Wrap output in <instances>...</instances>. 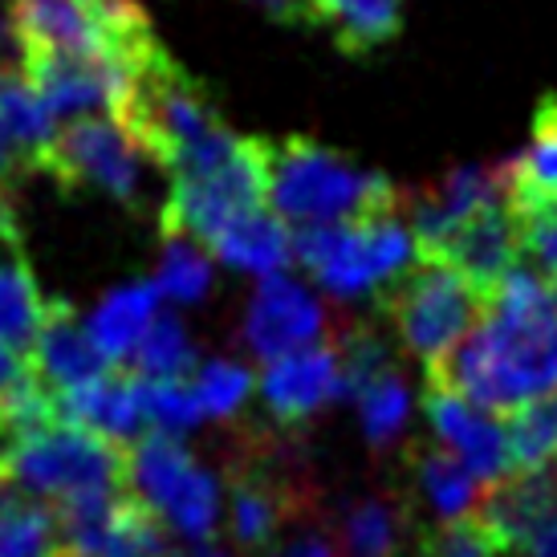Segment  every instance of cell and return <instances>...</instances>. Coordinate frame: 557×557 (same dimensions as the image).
<instances>
[{"label": "cell", "instance_id": "obj_21", "mask_svg": "<svg viewBox=\"0 0 557 557\" xmlns=\"http://www.w3.org/2000/svg\"><path fill=\"white\" fill-rule=\"evenodd\" d=\"M49 301L33 277L25 248H0V342H9L16 355H33L49 318Z\"/></svg>", "mask_w": 557, "mask_h": 557}, {"label": "cell", "instance_id": "obj_19", "mask_svg": "<svg viewBox=\"0 0 557 557\" xmlns=\"http://www.w3.org/2000/svg\"><path fill=\"white\" fill-rule=\"evenodd\" d=\"M407 0H310L313 29H325L346 58H371L403 29Z\"/></svg>", "mask_w": 557, "mask_h": 557}, {"label": "cell", "instance_id": "obj_12", "mask_svg": "<svg viewBox=\"0 0 557 557\" xmlns=\"http://www.w3.org/2000/svg\"><path fill=\"white\" fill-rule=\"evenodd\" d=\"M521 252L525 248H521V228H517L512 200H500L493 208L476 212L472 220H465L444 245L435 248L432 257H419V261H440L448 264V269H456L488 301L505 285V277L517 269Z\"/></svg>", "mask_w": 557, "mask_h": 557}, {"label": "cell", "instance_id": "obj_1", "mask_svg": "<svg viewBox=\"0 0 557 557\" xmlns=\"http://www.w3.org/2000/svg\"><path fill=\"white\" fill-rule=\"evenodd\" d=\"M114 119L131 131L147 159L171 175L216 168L240 143L224 123L212 90L191 78L163 46L126 74V94Z\"/></svg>", "mask_w": 557, "mask_h": 557}, {"label": "cell", "instance_id": "obj_34", "mask_svg": "<svg viewBox=\"0 0 557 557\" xmlns=\"http://www.w3.org/2000/svg\"><path fill=\"white\" fill-rule=\"evenodd\" d=\"M512 212H517V228H521V248L533 257L537 273L557 285V191L517 196Z\"/></svg>", "mask_w": 557, "mask_h": 557}, {"label": "cell", "instance_id": "obj_14", "mask_svg": "<svg viewBox=\"0 0 557 557\" xmlns=\"http://www.w3.org/2000/svg\"><path fill=\"white\" fill-rule=\"evenodd\" d=\"M342 395V367L334 346H310L289 358L269 362L261 374V403L277 428L310 423L325 403Z\"/></svg>", "mask_w": 557, "mask_h": 557}, {"label": "cell", "instance_id": "obj_37", "mask_svg": "<svg viewBox=\"0 0 557 557\" xmlns=\"http://www.w3.org/2000/svg\"><path fill=\"white\" fill-rule=\"evenodd\" d=\"M269 557H334V542L330 533H301L289 545H277Z\"/></svg>", "mask_w": 557, "mask_h": 557}, {"label": "cell", "instance_id": "obj_41", "mask_svg": "<svg viewBox=\"0 0 557 557\" xmlns=\"http://www.w3.org/2000/svg\"><path fill=\"white\" fill-rule=\"evenodd\" d=\"M9 476H13V468H9V456L0 451V480H9Z\"/></svg>", "mask_w": 557, "mask_h": 557}, {"label": "cell", "instance_id": "obj_22", "mask_svg": "<svg viewBox=\"0 0 557 557\" xmlns=\"http://www.w3.org/2000/svg\"><path fill=\"white\" fill-rule=\"evenodd\" d=\"M159 310V289L156 281H135V285H119L107 301L94 310L90 318V338L102 350L107 362H123L135 355V346L143 342L147 325L156 322Z\"/></svg>", "mask_w": 557, "mask_h": 557}, {"label": "cell", "instance_id": "obj_40", "mask_svg": "<svg viewBox=\"0 0 557 557\" xmlns=\"http://www.w3.org/2000/svg\"><path fill=\"white\" fill-rule=\"evenodd\" d=\"M191 557H228V554H224V549H216V545H200Z\"/></svg>", "mask_w": 557, "mask_h": 557}, {"label": "cell", "instance_id": "obj_28", "mask_svg": "<svg viewBox=\"0 0 557 557\" xmlns=\"http://www.w3.org/2000/svg\"><path fill=\"white\" fill-rule=\"evenodd\" d=\"M505 435H509L512 472H529L557 460V391L517 407Z\"/></svg>", "mask_w": 557, "mask_h": 557}, {"label": "cell", "instance_id": "obj_35", "mask_svg": "<svg viewBox=\"0 0 557 557\" xmlns=\"http://www.w3.org/2000/svg\"><path fill=\"white\" fill-rule=\"evenodd\" d=\"M41 374L33 371V362L25 355H16L9 342H0V407L21 395L25 387H33Z\"/></svg>", "mask_w": 557, "mask_h": 557}, {"label": "cell", "instance_id": "obj_23", "mask_svg": "<svg viewBox=\"0 0 557 557\" xmlns=\"http://www.w3.org/2000/svg\"><path fill=\"white\" fill-rule=\"evenodd\" d=\"M0 135L21 156L25 168H37L41 151L58 135L46 98L33 90L21 65H0Z\"/></svg>", "mask_w": 557, "mask_h": 557}, {"label": "cell", "instance_id": "obj_16", "mask_svg": "<svg viewBox=\"0 0 557 557\" xmlns=\"http://www.w3.org/2000/svg\"><path fill=\"white\" fill-rule=\"evenodd\" d=\"M423 411H428V423L432 432L444 440V448L456 451L472 476L484 480V484H496L512 472V456H509V435L496 423L488 411L472 407L460 395H448L440 387L423 391Z\"/></svg>", "mask_w": 557, "mask_h": 557}, {"label": "cell", "instance_id": "obj_18", "mask_svg": "<svg viewBox=\"0 0 557 557\" xmlns=\"http://www.w3.org/2000/svg\"><path fill=\"white\" fill-rule=\"evenodd\" d=\"M58 407H62L65 419H74V423H82V428H90V432L107 435V440H114V444H123L126 440L135 444L143 435V399H139V374L135 371H114L102 374L98 383H90V387H78L70 391V395H62L58 399Z\"/></svg>", "mask_w": 557, "mask_h": 557}, {"label": "cell", "instance_id": "obj_32", "mask_svg": "<svg viewBox=\"0 0 557 557\" xmlns=\"http://www.w3.org/2000/svg\"><path fill=\"white\" fill-rule=\"evenodd\" d=\"M191 391H196L203 419H236L252 395V371L233 358H212L196 371Z\"/></svg>", "mask_w": 557, "mask_h": 557}, {"label": "cell", "instance_id": "obj_26", "mask_svg": "<svg viewBox=\"0 0 557 557\" xmlns=\"http://www.w3.org/2000/svg\"><path fill=\"white\" fill-rule=\"evenodd\" d=\"M411 472H416V488L428 496L435 517L444 521H460L472 505H476L480 480L472 468L448 448H423L411 456Z\"/></svg>", "mask_w": 557, "mask_h": 557}, {"label": "cell", "instance_id": "obj_4", "mask_svg": "<svg viewBox=\"0 0 557 557\" xmlns=\"http://www.w3.org/2000/svg\"><path fill=\"white\" fill-rule=\"evenodd\" d=\"M294 257L338 301L379 297L416 264V236L399 216H367L346 224H313L294 240Z\"/></svg>", "mask_w": 557, "mask_h": 557}, {"label": "cell", "instance_id": "obj_17", "mask_svg": "<svg viewBox=\"0 0 557 557\" xmlns=\"http://www.w3.org/2000/svg\"><path fill=\"white\" fill-rule=\"evenodd\" d=\"M29 362L58 399L78 387H90L102 374L114 371V362L102 358V350L90 338V330L78 322L74 306H65V301L49 306L46 330H41V338L33 346Z\"/></svg>", "mask_w": 557, "mask_h": 557}, {"label": "cell", "instance_id": "obj_15", "mask_svg": "<svg viewBox=\"0 0 557 557\" xmlns=\"http://www.w3.org/2000/svg\"><path fill=\"white\" fill-rule=\"evenodd\" d=\"M557 517V460L529 472L488 484V493L480 496L476 521L496 542L505 545V554L517 557L533 542V533H542Z\"/></svg>", "mask_w": 557, "mask_h": 557}, {"label": "cell", "instance_id": "obj_13", "mask_svg": "<svg viewBox=\"0 0 557 557\" xmlns=\"http://www.w3.org/2000/svg\"><path fill=\"white\" fill-rule=\"evenodd\" d=\"M25 78L33 90L46 98L53 119H94V110H119L126 94V74L110 62L94 58H49V53H29L21 58Z\"/></svg>", "mask_w": 557, "mask_h": 557}, {"label": "cell", "instance_id": "obj_33", "mask_svg": "<svg viewBox=\"0 0 557 557\" xmlns=\"http://www.w3.org/2000/svg\"><path fill=\"white\" fill-rule=\"evenodd\" d=\"M139 399H143V419L156 423V432L184 435L203 419L196 391L187 387L184 379H143L139 374Z\"/></svg>", "mask_w": 557, "mask_h": 557}, {"label": "cell", "instance_id": "obj_31", "mask_svg": "<svg viewBox=\"0 0 557 557\" xmlns=\"http://www.w3.org/2000/svg\"><path fill=\"white\" fill-rule=\"evenodd\" d=\"M159 297L171 301H203L212 289V261L203 257V248L196 240H163V261L156 273Z\"/></svg>", "mask_w": 557, "mask_h": 557}, {"label": "cell", "instance_id": "obj_3", "mask_svg": "<svg viewBox=\"0 0 557 557\" xmlns=\"http://www.w3.org/2000/svg\"><path fill=\"white\" fill-rule=\"evenodd\" d=\"M399 187L387 175L346 163L306 135L269 143V203L281 220L301 228L346 224V220L391 216L399 208Z\"/></svg>", "mask_w": 557, "mask_h": 557}, {"label": "cell", "instance_id": "obj_27", "mask_svg": "<svg viewBox=\"0 0 557 557\" xmlns=\"http://www.w3.org/2000/svg\"><path fill=\"white\" fill-rule=\"evenodd\" d=\"M512 191L517 196H549L557 191V94H545L537 114H533V143L525 156L509 159Z\"/></svg>", "mask_w": 557, "mask_h": 557}, {"label": "cell", "instance_id": "obj_38", "mask_svg": "<svg viewBox=\"0 0 557 557\" xmlns=\"http://www.w3.org/2000/svg\"><path fill=\"white\" fill-rule=\"evenodd\" d=\"M517 557H557V517L542 529V533H533V542H529Z\"/></svg>", "mask_w": 557, "mask_h": 557}, {"label": "cell", "instance_id": "obj_24", "mask_svg": "<svg viewBox=\"0 0 557 557\" xmlns=\"http://www.w3.org/2000/svg\"><path fill=\"white\" fill-rule=\"evenodd\" d=\"M407 509L395 493H371L346 505L338 521L342 557H399Z\"/></svg>", "mask_w": 557, "mask_h": 557}, {"label": "cell", "instance_id": "obj_2", "mask_svg": "<svg viewBox=\"0 0 557 557\" xmlns=\"http://www.w3.org/2000/svg\"><path fill=\"white\" fill-rule=\"evenodd\" d=\"M493 367V411H517L557 391V285L533 269H512L484 301L480 322Z\"/></svg>", "mask_w": 557, "mask_h": 557}, {"label": "cell", "instance_id": "obj_20", "mask_svg": "<svg viewBox=\"0 0 557 557\" xmlns=\"http://www.w3.org/2000/svg\"><path fill=\"white\" fill-rule=\"evenodd\" d=\"M208 248L224 264H233L240 273H257V277H273L294 261V240H289L277 212H269V208H252L245 216H236L233 224H224L208 240Z\"/></svg>", "mask_w": 557, "mask_h": 557}, {"label": "cell", "instance_id": "obj_7", "mask_svg": "<svg viewBox=\"0 0 557 557\" xmlns=\"http://www.w3.org/2000/svg\"><path fill=\"white\" fill-rule=\"evenodd\" d=\"M269 200V139H240L236 151L216 168L171 175V191L159 208L163 240H196L212 236Z\"/></svg>", "mask_w": 557, "mask_h": 557}, {"label": "cell", "instance_id": "obj_29", "mask_svg": "<svg viewBox=\"0 0 557 557\" xmlns=\"http://www.w3.org/2000/svg\"><path fill=\"white\" fill-rule=\"evenodd\" d=\"M131 362H135V374H143V379H187L196 371V346L180 325V318L159 313L156 322L147 325L143 342L135 346Z\"/></svg>", "mask_w": 557, "mask_h": 557}, {"label": "cell", "instance_id": "obj_6", "mask_svg": "<svg viewBox=\"0 0 557 557\" xmlns=\"http://www.w3.org/2000/svg\"><path fill=\"white\" fill-rule=\"evenodd\" d=\"M4 456L13 468V480L49 500L131 488V448L65 416L13 444Z\"/></svg>", "mask_w": 557, "mask_h": 557}, {"label": "cell", "instance_id": "obj_11", "mask_svg": "<svg viewBox=\"0 0 557 557\" xmlns=\"http://www.w3.org/2000/svg\"><path fill=\"white\" fill-rule=\"evenodd\" d=\"M325 334V310L322 301L294 281L289 273H273L257 285V294L248 297L245 322H240V338L257 358L277 362L297 350L318 346Z\"/></svg>", "mask_w": 557, "mask_h": 557}, {"label": "cell", "instance_id": "obj_8", "mask_svg": "<svg viewBox=\"0 0 557 557\" xmlns=\"http://www.w3.org/2000/svg\"><path fill=\"white\" fill-rule=\"evenodd\" d=\"M147 168L156 163L119 119H78L53 135L33 171L53 175L65 191H102L139 212L147 200Z\"/></svg>", "mask_w": 557, "mask_h": 557}, {"label": "cell", "instance_id": "obj_10", "mask_svg": "<svg viewBox=\"0 0 557 557\" xmlns=\"http://www.w3.org/2000/svg\"><path fill=\"white\" fill-rule=\"evenodd\" d=\"M512 191V171L505 163H468V168H451L440 175L435 184L419 187L411 196V236H416L419 257H432L465 220L476 212L493 208V203L509 200Z\"/></svg>", "mask_w": 557, "mask_h": 557}, {"label": "cell", "instance_id": "obj_25", "mask_svg": "<svg viewBox=\"0 0 557 557\" xmlns=\"http://www.w3.org/2000/svg\"><path fill=\"white\" fill-rule=\"evenodd\" d=\"M53 509L21 480H0V557H49Z\"/></svg>", "mask_w": 557, "mask_h": 557}, {"label": "cell", "instance_id": "obj_39", "mask_svg": "<svg viewBox=\"0 0 557 557\" xmlns=\"http://www.w3.org/2000/svg\"><path fill=\"white\" fill-rule=\"evenodd\" d=\"M16 168H25V163H21V156H16L13 147L4 143V135H0V184H9Z\"/></svg>", "mask_w": 557, "mask_h": 557}, {"label": "cell", "instance_id": "obj_36", "mask_svg": "<svg viewBox=\"0 0 557 557\" xmlns=\"http://www.w3.org/2000/svg\"><path fill=\"white\" fill-rule=\"evenodd\" d=\"M257 4L264 13L281 21V25H294V29H313V16H310V0H248Z\"/></svg>", "mask_w": 557, "mask_h": 557}, {"label": "cell", "instance_id": "obj_9", "mask_svg": "<svg viewBox=\"0 0 557 557\" xmlns=\"http://www.w3.org/2000/svg\"><path fill=\"white\" fill-rule=\"evenodd\" d=\"M131 488L168 521L180 537L208 545L220 517L216 476L191 460L180 435L143 432L131 444Z\"/></svg>", "mask_w": 557, "mask_h": 557}, {"label": "cell", "instance_id": "obj_5", "mask_svg": "<svg viewBox=\"0 0 557 557\" xmlns=\"http://www.w3.org/2000/svg\"><path fill=\"white\" fill-rule=\"evenodd\" d=\"M379 313L423 362V371H432L472 334V322L484 313V297L448 264L416 261L379 294Z\"/></svg>", "mask_w": 557, "mask_h": 557}, {"label": "cell", "instance_id": "obj_30", "mask_svg": "<svg viewBox=\"0 0 557 557\" xmlns=\"http://www.w3.org/2000/svg\"><path fill=\"white\" fill-rule=\"evenodd\" d=\"M355 403H358V423H362L367 444L374 451L391 448L403 435V428H407V416H411V395L403 387L399 371H387L383 379H374Z\"/></svg>", "mask_w": 557, "mask_h": 557}]
</instances>
